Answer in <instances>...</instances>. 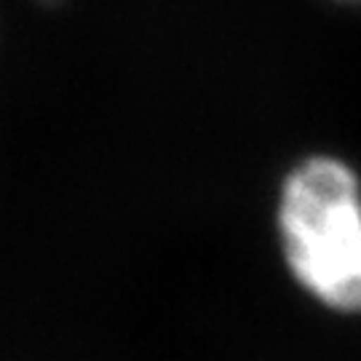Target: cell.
Masks as SVG:
<instances>
[{
  "label": "cell",
  "instance_id": "1",
  "mask_svg": "<svg viewBox=\"0 0 361 361\" xmlns=\"http://www.w3.org/2000/svg\"><path fill=\"white\" fill-rule=\"evenodd\" d=\"M279 233L295 279L326 308L361 313V188L343 161L316 155L284 180Z\"/></svg>",
  "mask_w": 361,
  "mask_h": 361
},
{
  "label": "cell",
  "instance_id": "2",
  "mask_svg": "<svg viewBox=\"0 0 361 361\" xmlns=\"http://www.w3.org/2000/svg\"><path fill=\"white\" fill-rule=\"evenodd\" d=\"M350 3H361V0H350Z\"/></svg>",
  "mask_w": 361,
  "mask_h": 361
}]
</instances>
